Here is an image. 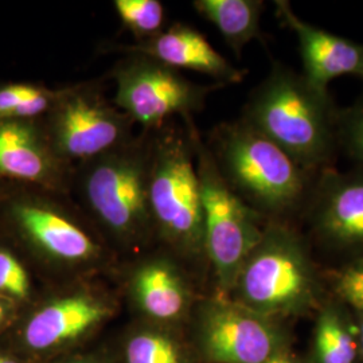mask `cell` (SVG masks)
Masks as SVG:
<instances>
[{
    "label": "cell",
    "mask_w": 363,
    "mask_h": 363,
    "mask_svg": "<svg viewBox=\"0 0 363 363\" xmlns=\"http://www.w3.org/2000/svg\"><path fill=\"white\" fill-rule=\"evenodd\" d=\"M337 115L328 91L292 69L274 64L250 94L242 120L306 171L325 166L337 145Z\"/></svg>",
    "instance_id": "obj_1"
},
{
    "label": "cell",
    "mask_w": 363,
    "mask_h": 363,
    "mask_svg": "<svg viewBox=\"0 0 363 363\" xmlns=\"http://www.w3.org/2000/svg\"><path fill=\"white\" fill-rule=\"evenodd\" d=\"M150 132L74 169L78 208L124 247L155 235L150 208Z\"/></svg>",
    "instance_id": "obj_2"
},
{
    "label": "cell",
    "mask_w": 363,
    "mask_h": 363,
    "mask_svg": "<svg viewBox=\"0 0 363 363\" xmlns=\"http://www.w3.org/2000/svg\"><path fill=\"white\" fill-rule=\"evenodd\" d=\"M206 144L223 181L265 220H279L301 206L307 171L245 120L220 123Z\"/></svg>",
    "instance_id": "obj_3"
},
{
    "label": "cell",
    "mask_w": 363,
    "mask_h": 363,
    "mask_svg": "<svg viewBox=\"0 0 363 363\" xmlns=\"http://www.w3.org/2000/svg\"><path fill=\"white\" fill-rule=\"evenodd\" d=\"M150 208L156 237L183 256L205 253L201 184L189 130L169 125L150 130Z\"/></svg>",
    "instance_id": "obj_4"
},
{
    "label": "cell",
    "mask_w": 363,
    "mask_h": 363,
    "mask_svg": "<svg viewBox=\"0 0 363 363\" xmlns=\"http://www.w3.org/2000/svg\"><path fill=\"white\" fill-rule=\"evenodd\" d=\"M230 292H234V301L238 304L272 318L315 308L320 286L298 233L280 220H268Z\"/></svg>",
    "instance_id": "obj_5"
},
{
    "label": "cell",
    "mask_w": 363,
    "mask_h": 363,
    "mask_svg": "<svg viewBox=\"0 0 363 363\" xmlns=\"http://www.w3.org/2000/svg\"><path fill=\"white\" fill-rule=\"evenodd\" d=\"M183 124L194 147L203 206L205 253L213 265L220 292L226 295L230 294L247 256L259 244L267 220L249 208L223 181L194 120L183 121Z\"/></svg>",
    "instance_id": "obj_6"
},
{
    "label": "cell",
    "mask_w": 363,
    "mask_h": 363,
    "mask_svg": "<svg viewBox=\"0 0 363 363\" xmlns=\"http://www.w3.org/2000/svg\"><path fill=\"white\" fill-rule=\"evenodd\" d=\"M40 120L55 155L73 169L135 138L130 117L91 82L61 88Z\"/></svg>",
    "instance_id": "obj_7"
},
{
    "label": "cell",
    "mask_w": 363,
    "mask_h": 363,
    "mask_svg": "<svg viewBox=\"0 0 363 363\" xmlns=\"http://www.w3.org/2000/svg\"><path fill=\"white\" fill-rule=\"evenodd\" d=\"M3 211L27 244L52 262L73 268L103 256V247L86 222L89 218L72 196L30 187L11 195Z\"/></svg>",
    "instance_id": "obj_8"
},
{
    "label": "cell",
    "mask_w": 363,
    "mask_h": 363,
    "mask_svg": "<svg viewBox=\"0 0 363 363\" xmlns=\"http://www.w3.org/2000/svg\"><path fill=\"white\" fill-rule=\"evenodd\" d=\"M116 85L115 105L144 132L159 130L172 117L193 120L208 93L222 85H198L179 70L143 55H125L111 70Z\"/></svg>",
    "instance_id": "obj_9"
},
{
    "label": "cell",
    "mask_w": 363,
    "mask_h": 363,
    "mask_svg": "<svg viewBox=\"0 0 363 363\" xmlns=\"http://www.w3.org/2000/svg\"><path fill=\"white\" fill-rule=\"evenodd\" d=\"M201 328L203 349L214 362L265 363L280 352V335L269 318L237 301H208Z\"/></svg>",
    "instance_id": "obj_10"
},
{
    "label": "cell",
    "mask_w": 363,
    "mask_h": 363,
    "mask_svg": "<svg viewBox=\"0 0 363 363\" xmlns=\"http://www.w3.org/2000/svg\"><path fill=\"white\" fill-rule=\"evenodd\" d=\"M74 169L55 155L42 120L0 121V179L72 196Z\"/></svg>",
    "instance_id": "obj_11"
},
{
    "label": "cell",
    "mask_w": 363,
    "mask_h": 363,
    "mask_svg": "<svg viewBox=\"0 0 363 363\" xmlns=\"http://www.w3.org/2000/svg\"><path fill=\"white\" fill-rule=\"evenodd\" d=\"M310 216L316 233L339 247H363V169H325L311 195Z\"/></svg>",
    "instance_id": "obj_12"
},
{
    "label": "cell",
    "mask_w": 363,
    "mask_h": 363,
    "mask_svg": "<svg viewBox=\"0 0 363 363\" xmlns=\"http://www.w3.org/2000/svg\"><path fill=\"white\" fill-rule=\"evenodd\" d=\"M104 52L143 55L177 70H194L214 78L222 86L226 84H238L245 76L242 70L234 67L220 55L202 33L183 23H175L166 30L163 28V31L152 38L133 45L117 43L106 46Z\"/></svg>",
    "instance_id": "obj_13"
},
{
    "label": "cell",
    "mask_w": 363,
    "mask_h": 363,
    "mask_svg": "<svg viewBox=\"0 0 363 363\" xmlns=\"http://www.w3.org/2000/svg\"><path fill=\"white\" fill-rule=\"evenodd\" d=\"M277 16L298 38L303 61V76L322 91H328V84L340 77L363 73V45L337 37L300 19L286 0L274 1Z\"/></svg>",
    "instance_id": "obj_14"
},
{
    "label": "cell",
    "mask_w": 363,
    "mask_h": 363,
    "mask_svg": "<svg viewBox=\"0 0 363 363\" xmlns=\"http://www.w3.org/2000/svg\"><path fill=\"white\" fill-rule=\"evenodd\" d=\"M106 300L89 291H73L54 298L35 312L25 327V342L33 350H46L85 334L111 315Z\"/></svg>",
    "instance_id": "obj_15"
},
{
    "label": "cell",
    "mask_w": 363,
    "mask_h": 363,
    "mask_svg": "<svg viewBox=\"0 0 363 363\" xmlns=\"http://www.w3.org/2000/svg\"><path fill=\"white\" fill-rule=\"evenodd\" d=\"M130 295L138 307L157 320H175L186 311L191 292L179 267L169 259H144L130 273Z\"/></svg>",
    "instance_id": "obj_16"
},
{
    "label": "cell",
    "mask_w": 363,
    "mask_h": 363,
    "mask_svg": "<svg viewBox=\"0 0 363 363\" xmlns=\"http://www.w3.org/2000/svg\"><path fill=\"white\" fill-rule=\"evenodd\" d=\"M195 11L220 31L237 57L253 39L259 38L264 3L259 0H195Z\"/></svg>",
    "instance_id": "obj_17"
},
{
    "label": "cell",
    "mask_w": 363,
    "mask_h": 363,
    "mask_svg": "<svg viewBox=\"0 0 363 363\" xmlns=\"http://www.w3.org/2000/svg\"><path fill=\"white\" fill-rule=\"evenodd\" d=\"M315 358L318 363H357L359 346L350 327L335 307L328 306L315 327Z\"/></svg>",
    "instance_id": "obj_18"
},
{
    "label": "cell",
    "mask_w": 363,
    "mask_h": 363,
    "mask_svg": "<svg viewBox=\"0 0 363 363\" xmlns=\"http://www.w3.org/2000/svg\"><path fill=\"white\" fill-rule=\"evenodd\" d=\"M60 89L33 82H9L0 85V121L40 120L52 109Z\"/></svg>",
    "instance_id": "obj_19"
},
{
    "label": "cell",
    "mask_w": 363,
    "mask_h": 363,
    "mask_svg": "<svg viewBox=\"0 0 363 363\" xmlns=\"http://www.w3.org/2000/svg\"><path fill=\"white\" fill-rule=\"evenodd\" d=\"M117 16L138 42L152 38L164 25V7L159 0H115Z\"/></svg>",
    "instance_id": "obj_20"
},
{
    "label": "cell",
    "mask_w": 363,
    "mask_h": 363,
    "mask_svg": "<svg viewBox=\"0 0 363 363\" xmlns=\"http://www.w3.org/2000/svg\"><path fill=\"white\" fill-rule=\"evenodd\" d=\"M127 363H182L181 352L169 337L144 333L130 339Z\"/></svg>",
    "instance_id": "obj_21"
},
{
    "label": "cell",
    "mask_w": 363,
    "mask_h": 363,
    "mask_svg": "<svg viewBox=\"0 0 363 363\" xmlns=\"http://www.w3.org/2000/svg\"><path fill=\"white\" fill-rule=\"evenodd\" d=\"M337 145L363 169V96L337 115Z\"/></svg>",
    "instance_id": "obj_22"
},
{
    "label": "cell",
    "mask_w": 363,
    "mask_h": 363,
    "mask_svg": "<svg viewBox=\"0 0 363 363\" xmlns=\"http://www.w3.org/2000/svg\"><path fill=\"white\" fill-rule=\"evenodd\" d=\"M30 291V276L25 265L9 249L0 247V295L26 300Z\"/></svg>",
    "instance_id": "obj_23"
},
{
    "label": "cell",
    "mask_w": 363,
    "mask_h": 363,
    "mask_svg": "<svg viewBox=\"0 0 363 363\" xmlns=\"http://www.w3.org/2000/svg\"><path fill=\"white\" fill-rule=\"evenodd\" d=\"M337 298L363 313V256L343 267L334 277Z\"/></svg>",
    "instance_id": "obj_24"
},
{
    "label": "cell",
    "mask_w": 363,
    "mask_h": 363,
    "mask_svg": "<svg viewBox=\"0 0 363 363\" xmlns=\"http://www.w3.org/2000/svg\"><path fill=\"white\" fill-rule=\"evenodd\" d=\"M265 363H296L292 358H289L286 354H283L281 351L279 354H276L274 357H272L268 362Z\"/></svg>",
    "instance_id": "obj_25"
},
{
    "label": "cell",
    "mask_w": 363,
    "mask_h": 363,
    "mask_svg": "<svg viewBox=\"0 0 363 363\" xmlns=\"http://www.w3.org/2000/svg\"><path fill=\"white\" fill-rule=\"evenodd\" d=\"M358 328H359V347H361V352H362L363 355V313H359V325H358Z\"/></svg>",
    "instance_id": "obj_26"
},
{
    "label": "cell",
    "mask_w": 363,
    "mask_h": 363,
    "mask_svg": "<svg viewBox=\"0 0 363 363\" xmlns=\"http://www.w3.org/2000/svg\"><path fill=\"white\" fill-rule=\"evenodd\" d=\"M6 316H7V306H6V303L0 298V325L4 322Z\"/></svg>",
    "instance_id": "obj_27"
},
{
    "label": "cell",
    "mask_w": 363,
    "mask_h": 363,
    "mask_svg": "<svg viewBox=\"0 0 363 363\" xmlns=\"http://www.w3.org/2000/svg\"><path fill=\"white\" fill-rule=\"evenodd\" d=\"M0 363H16L11 358H7V357H3L0 355Z\"/></svg>",
    "instance_id": "obj_28"
},
{
    "label": "cell",
    "mask_w": 363,
    "mask_h": 363,
    "mask_svg": "<svg viewBox=\"0 0 363 363\" xmlns=\"http://www.w3.org/2000/svg\"><path fill=\"white\" fill-rule=\"evenodd\" d=\"M361 78H362V79H363V73H362V76H361Z\"/></svg>",
    "instance_id": "obj_29"
}]
</instances>
